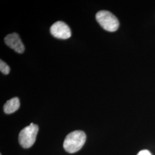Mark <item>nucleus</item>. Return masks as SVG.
<instances>
[{
    "instance_id": "7",
    "label": "nucleus",
    "mask_w": 155,
    "mask_h": 155,
    "mask_svg": "<svg viewBox=\"0 0 155 155\" xmlns=\"http://www.w3.org/2000/svg\"><path fill=\"white\" fill-rule=\"evenodd\" d=\"M0 71L5 75L8 74L10 72V67L2 60L0 61Z\"/></svg>"
},
{
    "instance_id": "6",
    "label": "nucleus",
    "mask_w": 155,
    "mask_h": 155,
    "mask_svg": "<svg viewBox=\"0 0 155 155\" xmlns=\"http://www.w3.org/2000/svg\"><path fill=\"white\" fill-rule=\"evenodd\" d=\"M20 106V100L17 97H14L8 100L4 106V111L6 114H12L17 110Z\"/></svg>"
},
{
    "instance_id": "2",
    "label": "nucleus",
    "mask_w": 155,
    "mask_h": 155,
    "mask_svg": "<svg viewBox=\"0 0 155 155\" xmlns=\"http://www.w3.org/2000/svg\"><path fill=\"white\" fill-rule=\"evenodd\" d=\"M95 17L100 25L107 31L115 32L119 28L118 20L110 12L101 11L96 14Z\"/></svg>"
},
{
    "instance_id": "3",
    "label": "nucleus",
    "mask_w": 155,
    "mask_h": 155,
    "mask_svg": "<svg viewBox=\"0 0 155 155\" xmlns=\"http://www.w3.org/2000/svg\"><path fill=\"white\" fill-rule=\"evenodd\" d=\"M38 131V125L33 123H31L29 126L22 129L18 136V141L21 146L24 148L32 147L36 141Z\"/></svg>"
},
{
    "instance_id": "8",
    "label": "nucleus",
    "mask_w": 155,
    "mask_h": 155,
    "mask_svg": "<svg viewBox=\"0 0 155 155\" xmlns=\"http://www.w3.org/2000/svg\"><path fill=\"white\" fill-rule=\"evenodd\" d=\"M137 155H152L149 150H144L140 151Z\"/></svg>"
},
{
    "instance_id": "5",
    "label": "nucleus",
    "mask_w": 155,
    "mask_h": 155,
    "mask_svg": "<svg viewBox=\"0 0 155 155\" xmlns=\"http://www.w3.org/2000/svg\"><path fill=\"white\" fill-rule=\"evenodd\" d=\"M6 45L18 54H22L25 51V47L19 35L13 33L7 35L5 38Z\"/></svg>"
},
{
    "instance_id": "4",
    "label": "nucleus",
    "mask_w": 155,
    "mask_h": 155,
    "mask_svg": "<svg viewBox=\"0 0 155 155\" xmlns=\"http://www.w3.org/2000/svg\"><path fill=\"white\" fill-rule=\"evenodd\" d=\"M50 32L53 36L60 39H67L71 36V31L70 27L65 22L59 21L52 25Z\"/></svg>"
},
{
    "instance_id": "9",
    "label": "nucleus",
    "mask_w": 155,
    "mask_h": 155,
    "mask_svg": "<svg viewBox=\"0 0 155 155\" xmlns=\"http://www.w3.org/2000/svg\"><path fill=\"white\" fill-rule=\"evenodd\" d=\"M0 155H1V154H0Z\"/></svg>"
},
{
    "instance_id": "1",
    "label": "nucleus",
    "mask_w": 155,
    "mask_h": 155,
    "mask_svg": "<svg viewBox=\"0 0 155 155\" xmlns=\"http://www.w3.org/2000/svg\"><path fill=\"white\" fill-rule=\"evenodd\" d=\"M86 135L82 130H75L67 135L63 143L65 150L70 153L81 150L86 142Z\"/></svg>"
}]
</instances>
